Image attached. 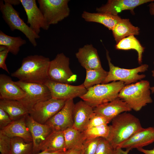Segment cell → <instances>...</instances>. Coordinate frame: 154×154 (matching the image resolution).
<instances>
[{
  "label": "cell",
  "instance_id": "cell-1",
  "mask_svg": "<svg viewBox=\"0 0 154 154\" xmlns=\"http://www.w3.org/2000/svg\"><path fill=\"white\" fill-rule=\"evenodd\" d=\"M50 61L49 58L42 55L27 56L23 59L21 67L12 73L11 76L22 82L44 84L48 80Z\"/></svg>",
  "mask_w": 154,
  "mask_h": 154
},
{
  "label": "cell",
  "instance_id": "cell-2",
  "mask_svg": "<svg viewBox=\"0 0 154 154\" xmlns=\"http://www.w3.org/2000/svg\"><path fill=\"white\" fill-rule=\"evenodd\" d=\"M111 121L106 139L114 149L143 128L139 119L127 112L119 114Z\"/></svg>",
  "mask_w": 154,
  "mask_h": 154
},
{
  "label": "cell",
  "instance_id": "cell-3",
  "mask_svg": "<svg viewBox=\"0 0 154 154\" xmlns=\"http://www.w3.org/2000/svg\"><path fill=\"white\" fill-rule=\"evenodd\" d=\"M150 83L146 80L125 85L119 92L118 97L125 102L131 110L137 112L152 102Z\"/></svg>",
  "mask_w": 154,
  "mask_h": 154
},
{
  "label": "cell",
  "instance_id": "cell-4",
  "mask_svg": "<svg viewBox=\"0 0 154 154\" xmlns=\"http://www.w3.org/2000/svg\"><path fill=\"white\" fill-rule=\"evenodd\" d=\"M125 85L120 81L96 85L88 89L86 93L80 98L94 108L118 98L119 92Z\"/></svg>",
  "mask_w": 154,
  "mask_h": 154
},
{
  "label": "cell",
  "instance_id": "cell-5",
  "mask_svg": "<svg viewBox=\"0 0 154 154\" xmlns=\"http://www.w3.org/2000/svg\"><path fill=\"white\" fill-rule=\"evenodd\" d=\"M0 10L3 20L11 31H19L25 35L34 47L37 46L36 39L39 38L40 36L33 32L20 18L19 13L12 5L1 0Z\"/></svg>",
  "mask_w": 154,
  "mask_h": 154
},
{
  "label": "cell",
  "instance_id": "cell-6",
  "mask_svg": "<svg viewBox=\"0 0 154 154\" xmlns=\"http://www.w3.org/2000/svg\"><path fill=\"white\" fill-rule=\"evenodd\" d=\"M109 52L106 50V56L109 67V71L104 81L102 84H107L111 81H120L125 85L136 83L145 77L144 74H139V72H144L148 70L149 65L143 64L137 68L127 69L115 66L111 62Z\"/></svg>",
  "mask_w": 154,
  "mask_h": 154
},
{
  "label": "cell",
  "instance_id": "cell-7",
  "mask_svg": "<svg viewBox=\"0 0 154 154\" xmlns=\"http://www.w3.org/2000/svg\"><path fill=\"white\" fill-rule=\"evenodd\" d=\"M70 59L63 53L58 54L50 61L48 71V79L62 83L71 84L77 79L69 67Z\"/></svg>",
  "mask_w": 154,
  "mask_h": 154
},
{
  "label": "cell",
  "instance_id": "cell-8",
  "mask_svg": "<svg viewBox=\"0 0 154 154\" xmlns=\"http://www.w3.org/2000/svg\"><path fill=\"white\" fill-rule=\"evenodd\" d=\"M69 0H38L39 8L49 25L58 23L70 15Z\"/></svg>",
  "mask_w": 154,
  "mask_h": 154
},
{
  "label": "cell",
  "instance_id": "cell-9",
  "mask_svg": "<svg viewBox=\"0 0 154 154\" xmlns=\"http://www.w3.org/2000/svg\"><path fill=\"white\" fill-rule=\"evenodd\" d=\"M26 93L25 96L19 100L29 112L37 103L52 98L50 91L44 84L22 82H15Z\"/></svg>",
  "mask_w": 154,
  "mask_h": 154
},
{
  "label": "cell",
  "instance_id": "cell-10",
  "mask_svg": "<svg viewBox=\"0 0 154 154\" xmlns=\"http://www.w3.org/2000/svg\"><path fill=\"white\" fill-rule=\"evenodd\" d=\"M66 100L51 98L35 104L29 112V115L38 122L45 124L64 106Z\"/></svg>",
  "mask_w": 154,
  "mask_h": 154
},
{
  "label": "cell",
  "instance_id": "cell-11",
  "mask_svg": "<svg viewBox=\"0 0 154 154\" xmlns=\"http://www.w3.org/2000/svg\"><path fill=\"white\" fill-rule=\"evenodd\" d=\"M44 84L49 90L52 98L66 100L80 97L85 94L87 90L83 84L73 86L48 79Z\"/></svg>",
  "mask_w": 154,
  "mask_h": 154
},
{
  "label": "cell",
  "instance_id": "cell-12",
  "mask_svg": "<svg viewBox=\"0 0 154 154\" xmlns=\"http://www.w3.org/2000/svg\"><path fill=\"white\" fill-rule=\"evenodd\" d=\"M75 104L73 99L66 100L62 108L46 123L52 131H63L73 127V110Z\"/></svg>",
  "mask_w": 154,
  "mask_h": 154
},
{
  "label": "cell",
  "instance_id": "cell-13",
  "mask_svg": "<svg viewBox=\"0 0 154 154\" xmlns=\"http://www.w3.org/2000/svg\"><path fill=\"white\" fill-rule=\"evenodd\" d=\"M27 17V23L33 31L38 35L40 29L48 30L49 25L45 19L35 0H20Z\"/></svg>",
  "mask_w": 154,
  "mask_h": 154
},
{
  "label": "cell",
  "instance_id": "cell-14",
  "mask_svg": "<svg viewBox=\"0 0 154 154\" xmlns=\"http://www.w3.org/2000/svg\"><path fill=\"white\" fill-rule=\"evenodd\" d=\"M154 1V0H108L106 4L97 8L96 11L116 16L123 11L129 10L134 15V9L136 7Z\"/></svg>",
  "mask_w": 154,
  "mask_h": 154
},
{
  "label": "cell",
  "instance_id": "cell-15",
  "mask_svg": "<svg viewBox=\"0 0 154 154\" xmlns=\"http://www.w3.org/2000/svg\"><path fill=\"white\" fill-rule=\"evenodd\" d=\"M25 121L32 138L33 154L38 153L41 145L52 130L47 124H41L35 120L29 114L26 116Z\"/></svg>",
  "mask_w": 154,
  "mask_h": 154
},
{
  "label": "cell",
  "instance_id": "cell-16",
  "mask_svg": "<svg viewBox=\"0 0 154 154\" xmlns=\"http://www.w3.org/2000/svg\"><path fill=\"white\" fill-rule=\"evenodd\" d=\"M154 142V128H143L127 139L119 145L117 147L125 148L129 151L139 148ZM117 148V147H116Z\"/></svg>",
  "mask_w": 154,
  "mask_h": 154
},
{
  "label": "cell",
  "instance_id": "cell-17",
  "mask_svg": "<svg viewBox=\"0 0 154 154\" xmlns=\"http://www.w3.org/2000/svg\"><path fill=\"white\" fill-rule=\"evenodd\" d=\"M75 55L81 65L86 70L102 68L97 50L92 44L80 48Z\"/></svg>",
  "mask_w": 154,
  "mask_h": 154
},
{
  "label": "cell",
  "instance_id": "cell-18",
  "mask_svg": "<svg viewBox=\"0 0 154 154\" xmlns=\"http://www.w3.org/2000/svg\"><path fill=\"white\" fill-rule=\"evenodd\" d=\"M94 113L93 108L83 100L75 104L73 110L74 124L72 127L83 132L87 127Z\"/></svg>",
  "mask_w": 154,
  "mask_h": 154
},
{
  "label": "cell",
  "instance_id": "cell-19",
  "mask_svg": "<svg viewBox=\"0 0 154 154\" xmlns=\"http://www.w3.org/2000/svg\"><path fill=\"white\" fill-rule=\"evenodd\" d=\"M26 93L22 89L5 74H0V98L19 101L23 99Z\"/></svg>",
  "mask_w": 154,
  "mask_h": 154
},
{
  "label": "cell",
  "instance_id": "cell-20",
  "mask_svg": "<svg viewBox=\"0 0 154 154\" xmlns=\"http://www.w3.org/2000/svg\"><path fill=\"white\" fill-rule=\"evenodd\" d=\"M94 112L100 114L112 121L119 114L132 110L127 104L119 97L93 108Z\"/></svg>",
  "mask_w": 154,
  "mask_h": 154
},
{
  "label": "cell",
  "instance_id": "cell-21",
  "mask_svg": "<svg viewBox=\"0 0 154 154\" xmlns=\"http://www.w3.org/2000/svg\"><path fill=\"white\" fill-rule=\"evenodd\" d=\"M26 116L12 121L0 131L11 138L19 137L27 142H32L31 134L26 124Z\"/></svg>",
  "mask_w": 154,
  "mask_h": 154
},
{
  "label": "cell",
  "instance_id": "cell-22",
  "mask_svg": "<svg viewBox=\"0 0 154 154\" xmlns=\"http://www.w3.org/2000/svg\"><path fill=\"white\" fill-rule=\"evenodd\" d=\"M82 17L86 21L100 23L111 30L122 19L118 15H114L107 13H92L85 11L82 13Z\"/></svg>",
  "mask_w": 154,
  "mask_h": 154
},
{
  "label": "cell",
  "instance_id": "cell-23",
  "mask_svg": "<svg viewBox=\"0 0 154 154\" xmlns=\"http://www.w3.org/2000/svg\"><path fill=\"white\" fill-rule=\"evenodd\" d=\"M0 108L8 114L12 121L29 114L28 109L18 100L0 99Z\"/></svg>",
  "mask_w": 154,
  "mask_h": 154
},
{
  "label": "cell",
  "instance_id": "cell-24",
  "mask_svg": "<svg viewBox=\"0 0 154 154\" xmlns=\"http://www.w3.org/2000/svg\"><path fill=\"white\" fill-rule=\"evenodd\" d=\"M66 151L63 131H52L40 148V151L49 152Z\"/></svg>",
  "mask_w": 154,
  "mask_h": 154
},
{
  "label": "cell",
  "instance_id": "cell-25",
  "mask_svg": "<svg viewBox=\"0 0 154 154\" xmlns=\"http://www.w3.org/2000/svg\"><path fill=\"white\" fill-rule=\"evenodd\" d=\"M116 44L123 38L131 35H139L140 29L133 25L129 19H123L112 30Z\"/></svg>",
  "mask_w": 154,
  "mask_h": 154
},
{
  "label": "cell",
  "instance_id": "cell-26",
  "mask_svg": "<svg viewBox=\"0 0 154 154\" xmlns=\"http://www.w3.org/2000/svg\"><path fill=\"white\" fill-rule=\"evenodd\" d=\"M63 132L66 150L81 149L86 140L83 132L73 127L66 129Z\"/></svg>",
  "mask_w": 154,
  "mask_h": 154
},
{
  "label": "cell",
  "instance_id": "cell-27",
  "mask_svg": "<svg viewBox=\"0 0 154 154\" xmlns=\"http://www.w3.org/2000/svg\"><path fill=\"white\" fill-rule=\"evenodd\" d=\"M115 47L117 50H135L138 54V63L140 64L142 63L145 48L134 35H131L123 38L116 44Z\"/></svg>",
  "mask_w": 154,
  "mask_h": 154
},
{
  "label": "cell",
  "instance_id": "cell-28",
  "mask_svg": "<svg viewBox=\"0 0 154 154\" xmlns=\"http://www.w3.org/2000/svg\"><path fill=\"white\" fill-rule=\"evenodd\" d=\"M26 43V40L20 37L10 36L1 31H0V45L6 47L9 52L14 55H17L20 50V47Z\"/></svg>",
  "mask_w": 154,
  "mask_h": 154
},
{
  "label": "cell",
  "instance_id": "cell-29",
  "mask_svg": "<svg viewBox=\"0 0 154 154\" xmlns=\"http://www.w3.org/2000/svg\"><path fill=\"white\" fill-rule=\"evenodd\" d=\"M86 77L83 84L87 89L95 85L102 84L108 74V72L102 67L97 69L86 70Z\"/></svg>",
  "mask_w": 154,
  "mask_h": 154
},
{
  "label": "cell",
  "instance_id": "cell-30",
  "mask_svg": "<svg viewBox=\"0 0 154 154\" xmlns=\"http://www.w3.org/2000/svg\"><path fill=\"white\" fill-rule=\"evenodd\" d=\"M33 142H27L19 137L11 138V154H33Z\"/></svg>",
  "mask_w": 154,
  "mask_h": 154
},
{
  "label": "cell",
  "instance_id": "cell-31",
  "mask_svg": "<svg viewBox=\"0 0 154 154\" xmlns=\"http://www.w3.org/2000/svg\"><path fill=\"white\" fill-rule=\"evenodd\" d=\"M110 131L109 125H107L88 128L83 133L86 140L98 137H102L106 139L109 135Z\"/></svg>",
  "mask_w": 154,
  "mask_h": 154
},
{
  "label": "cell",
  "instance_id": "cell-32",
  "mask_svg": "<svg viewBox=\"0 0 154 154\" xmlns=\"http://www.w3.org/2000/svg\"><path fill=\"white\" fill-rule=\"evenodd\" d=\"M101 137L86 140L81 149V154H95Z\"/></svg>",
  "mask_w": 154,
  "mask_h": 154
},
{
  "label": "cell",
  "instance_id": "cell-33",
  "mask_svg": "<svg viewBox=\"0 0 154 154\" xmlns=\"http://www.w3.org/2000/svg\"><path fill=\"white\" fill-rule=\"evenodd\" d=\"M111 121V120L106 117L94 112L90 119L87 129L103 125H107Z\"/></svg>",
  "mask_w": 154,
  "mask_h": 154
},
{
  "label": "cell",
  "instance_id": "cell-34",
  "mask_svg": "<svg viewBox=\"0 0 154 154\" xmlns=\"http://www.w3.org/2000/svg\"><path fill=\"white\" fill-rule=\"evenodd\" d=\"M113 149L108 141L101 137L95 154H112Z\"/></svg>",
  "mask_w": 154,
  "mask_h": 154
},
{
  "label": "cell",
  "instance_id": "cell-35",
  "mask_svg": "<svg viewBox=\"0 0 154 154\" xmlns=\"http://www.w3.org/2000/svg\"><path fill=\"white\" fill-rule=\"evenodd\" d=\"M11 138L0 131V151L1 154L10 153Z\"/></svg>",
  "mask_w": 154,
  "mask_h": 154
},
{
  "label": "cell",
  "instance_id": "cell-36",
  "mask_svg": "<svg viewBox=\"0 0 154 154\" xmlns=\"http://www.w3.org/2000/svg\"><path fill=\"white\" fill-rule=\"evenodd\" d=\"M9 52V50L6 47L0 46V68L5 70L9 74V72L5 63V60Z\"/></svg>",
  "mask_w": 154,
  "mask_h": 154
},
{
  "label": "cell",
  "instance_id": "cell-37",
  "mask_svg": "<svg viewBox=\"0 0 154 154\" xmlns=\"http://www.w3.org/2000/svg\"><path fill=\"white\" fill-rule=\"evenodd\" d=\"M12 121L8 114L1 108H0V130L7 126Z\"/></svg>",
  "mask_w": 154,
  "mask_h": 154
},
{
  "label": "cell",
  "instance_id": "cell-38",
  "mask_svg": "<svg viewBox=\"0 0 154 154\" xmlns=\"http://www.w3.org/2000/svg\"><path fill=\"white\" fill-rule=\"evenodd\" d=\"M129 151L126 149L124 151L121 148L117 147L114 149L112 154H128Z\"/></svg>",
  "mask_w": 154,
  "mask_h": 154
},
{
  "label": "cell",
  "instance_id": "cell-39",
  "mask_svg": "<svg viewBox=\"0 0 154 154\" xmlns=\"http://www.w3.org/2000/svg\"><path fill=\"white\" fill-rule=\"evenodd\" d=\"M69 151V150L64 151H58L54 152H49L46 151H41L38 153L35 154H66Z\"/></svg>",
  "mask_w": 154,
  "mask_h": 154
},
{
  "label": "cell",
  "instance_id": "cell-40",
  "mask_svg": "<svg viewBox=\"0 0 154 154\" xmlns=\"http://www.w3.org/2000/svg\"><path fill=\"white\" fill-rule=\"evenodd\" d=\"M139 151L144 154H154V148L152 149H146L143 148L137 149Z\"/></svg>",
  "mask_w": 154,
  "mask_h": 154
},
{
  "label": "cell",
  "instance_id": "cell-41",
  "mask_svg": "<svg viewBox=\"0 0 154 154\" xmlns=\"http://www.w3.org/2000/svg\"><path fill=\"white\" fill-rule=\"evenodd\" d=\"M4 2L8 3L12 5H16L20 4L21 3L20 0H4Z\"/></svg>",
  "mask_w": 154,
  "mask_h": 154
},
{
  "label": "cell",
  "instance_id": "cell-42",
  "mask_svg": "<svg viewBox=\"0 0 154 154\" xmlns=\"http://www.w3.org/2000/svg\"><path fill=\"white\" fill-rule=\"evenodd\" d=\"M148 6L149 8V11L151 15L154 16V1L150 2L148 5Z\"/></svg>",
  "mask_w": 154,
  "mask_h": 154
},
{
  "label": "cell",
  "instance_id": "cell-43",
  "mask_svg": "<svg viewBox=\"0 0 154 154\" xmlns=\"http://www.w3.org/2000/svg\"><path fill=\"white\" fill-rule=\"evenodd\" d=\"M66 154H81V149H73L69 150Z\"/></svg>",
  "mask_w": 154,
  "mask_h": 154
},
{
  "label": "cell",
  "instance_id": "cell-44",
  "mask_svg": "<svg viewBox=\"0 0 154 154\" xmlns=\"http://www.w3.org/2000/svg\"><path fill=\"white\" fill-rule=\"evenodd\" d=\"M152 76L154 77V69L152 71ZM150 90L152 93H154V86L151 87Z\"/></svg>",
  "mask_w": 154,
  "mask_h": 154
},
{
  "label": "cell",
  "instance_id": "cell-45",
  "mask_svg": "<svg viewBox=\"0 0 154 154\" xmlns=\"http://www.w3.org/2000/svg\"><path fill=\"white\" fill-rule=\"evenodd\" d=\"M7 154H11L10 153Z\"/></svg>",
  "mask_w": 154,
  "mask_h": 154
},
{
  "label": "cell",
  "instance_id": "cell-46",
  "mask_svg": "<svg viewBox=\"0 0 154 154\" xmlns=\"http://www.w3.org/2000/svg\"><path fill=\"white\" fill-rule=\"evenodd\" d=\"M153 63H154V62Z\"/></svg>",
  "mask_w": 154,
  "mask_h": 154
}]
</instances>
